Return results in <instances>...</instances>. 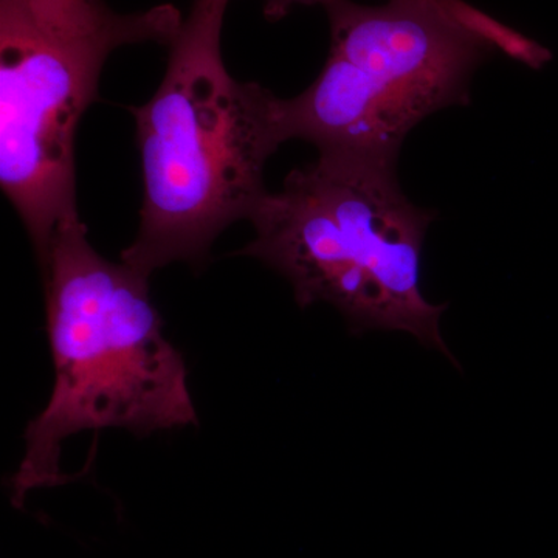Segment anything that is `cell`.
<instances>
[{"instance_id":"277c9868","label":"cell","mask_w":558,"mask_h":558,"mask_svg":"<svg viewBox=\"0 0 558 558\" xmlns=\"http://www.w3.org/2000/svg\"><path fill=\"white\" fill-rule=\"evenodd\" d=\"M330 49L317 80L292 98L301 138L328 153L398 161L411 131L465 106L490 49L432 0L380 7L329 0Z\"/></svg>"},{"instance_id":"7a4b0ae2","label":"cell","mask_w":558,"mask_h":558,"mask_svg":"<svg viewBox=\"0 0 558 558\" xmlns=\"http://www.w3.org/2000/svg\"><path fill=\"white\" fill-rule=\"evenodd\" d=\"M54 384L25 429V454L10 480L21 509L39 487L69 481L61 446L87 429L135 435L197 424L185 360L167 337L149 278L102 258L78 213L62 220L40 267Z\"/></svg>"},{"instance_id":"6da1fadb","label":"cell","mask_w":558,"mask_h":558,"mask_svg":"<svg viewBox=\"0 0 558 558\" xmlns=\"http://www.w3.org/2000/svg\"><path fill=\"white\" fill-rule=\"evenodd\" d=\"M230 0H196L171 40L159 89L132 108L143 204L121 260L150 277L168 264L207 259L216 238L252 218L269 190L267 161L286 140L281 100L230 75L220 31Z\"/></svg>"},{"instance_id":"52a82bcc","label":"cell","mask_w":558,"mask_h":558,"mask_svg":"<svg viewBox=\"0 0 558 558\" xmlns=\"http://www.w3.org/2000/svg\"><path fill=\"white\" fill-rule=\"evenodd\" d=\"M326 2H329V0H266L264 13H266V16L269 17L270 21H278L282 20V17L292 10V7L312 5V3H323V5H325ZM432 2L444 5L447 0H432Z\"/></svg>"},{"instance_id":"8992f818","label":"cell","mask_w":558,"mask_h":558,"mask_svg":"<svg viewBox=\"0 0 558 558\" xmlns=\"http://www.w3.org/2000/svg\"><path fill=\"white\" fill-rule=\"evenodd\" d=\"M0 5L20 11L46 31L62 33L98 31L117 14L100 0H0Z\"/></svg>"},{"instance_id":"3957f363","label":"cell","mask_w":558,"mask_h":558,"mask_svg":"<svg viewBox=\"0 0 558 558\" xmlns=\"http://www.w3.org/2000/svg\"><path fill=\"white\" fill-rule=\"evenodd\" d=\"M436 211L403 193L398 161L319 153L267 193L238 255L288 279L300 307L329 303L352 332L402 330L451 362L440 318L421 288L422 250Z\"/></svg>"},{"instance_id":"5b68a950","label":"cell","mask_w":558,"mask_h":558,"mask_svg":"<svg viewBox=\"0 0 558 558\" xmlns=\"http://www.w3.org/2000/svg\"><path fill=\"white\" fill-rule=\"evenodd\" d=\"M170 5L116 14L98 31H46L0 5V185L46 264L58 226L76 215L75 135L97 98L109 54L126 44H171Z\"/></svg>"}]
</instances>
